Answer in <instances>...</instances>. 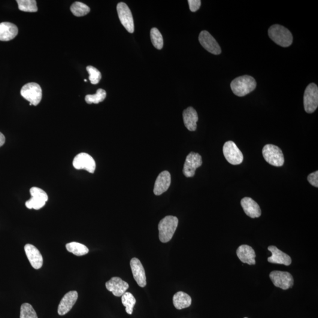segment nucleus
Returning a JSON list of instances; mask_svg holds the SVG:
<instances>
[{
  "label": "nucleus",
  "instance_id": "obj_25",
  "mask_svg": "<svg viewBox=\"0 0 318 318\" xmlns=\"http://www.w3.org/2000/svg\"><path fill=\"white\" fill-rule=\"evenodd\" d=\"M66 249L69 252L80 256L85 255L89 252V249L84 245L78 243V242H71L66 245Z\"/></svg>",
  "mask_w": 318,
  "mask_h": 318
},
{
  "label": "nucleus",
  "instance_id": "obj_13",
  "mask_svg": "<svg viewBox=\"0 0 318 318\" xmlns=\"http://www.w3.org/2000/svg\"><path fill=\"white\" fill-rule=\"evenodd\" d=\"M199 40L202 47L209 52L219 55L222 52L219 44L210 33L207 31H202L200 33Z\"/></svg>",
  "mask_w": 318,
  "mask_h": 318
},
{
  "label": "nucleus",
  "instance_id": "obj_33",
  "mask_svg": "<svg viewBox=\"0 0 318 318\" xmlns=\"http://www.w3.org/2000/svg\"><path fill=\"white\" fill-rule=\"evenodd\" d=\"M309 182L314 187H318V172H315L308 177Z\"/></svg>",
  "mask_w": 318,
  "mask_h": 318
},
{
  "label": "nucleus",
  "instance_id": "obj_23",
  "mask_svg": "<svg viewBox=\"0 0 318 318\" xmlns=\"http://www.w3.org/2000/svg\"><path fill=\"white\" fill-rule=\"evenodd\" d=\"M183 118L184 125L189 131H195L197 128V122L198 121V115L195 108L189 107L183 111Z\"/></svg>",
  "mask_w": 318,
  "mask_h": 318
},
{
  "label": "nucleus",
  "instance_id": "obj_28",
  "mask_svg": "<svg viewBox=\"0 0 318 318\" xmlns=\"http://www.w3.org/2000/svg\"><path fill=\"white\" fill-rule=\"evenodd\" d=\"M122 302L126 308V313L129 315H132L133 308H134L136 303V300L132 293L127 292L124 293L122 296Z\"/></svg>",
  "mask_w": 318,
  "mask_h": 318
},
{
  "label": "nucleus",
  "instance_id": "obj_7",
  "mask_svg": "<svg viewBox=\"0 0 318 318\" xmlns=\"http://www.w3.org/2000/svg\"><path fill=\"white\" fill-rule=\"evenodd\" d=\"M224 156L229 163L233 165L241 164L244 160V155L234 142H226L223 147Z\"/></svg>",
  "mask_w": 318,
  "mask_h": 318
},
{
  "label": "nucleus",
  "instance_id": "obj_1",
  "mask_svg": "<svg viewBox=\"0 0 318 318\" xmlns=\"http://www.w3.org/2000/svg\"><path fill=\"white\" fill-rule=\"evenodd\" d=\"M231 89L236 96L244 97L256 89V80L249 75L236 78L231 84Z\"/></svg>",
  "mask_w": 318,
  "mask_h": 318
},
{
  "label": "nucleus",
  "instance_id": "obj_8",
  "mask_svg": "<svg viewBox=\"0 0 318 318\" xmlns=\"http://www.w3.org/2000/svg\"><path fill=\"white\" fill-rule=\"evenodd\" d=\"M30 194L32 198L26 202V207L29 210H40L48 201L47 194L38 187H32L30 189Z\"/></svg>",
  "mask_w": 318,
  "mask_h": 318
},
{
  "label": "nucleus",
  "instance_id": "obj_9",
  "mask_svg": "<svg viewBox=\"0 0 318 318\" xmlns=\"http://www.w3.org/2000/svg\"><path fill=\"white\" fill-rule=\"evenodd\" d=\"M117 11L120 22L127 31L130 33L134 32V20L128 6L125 2H119L117 5Z\"/></svg>",
  "mask_w": 318,
  "mask_h": 318
},
{
  "label": "nucleus",
  "instance_id": "obj_11",
  "mask_svg": "<svg viewBox=\"0 0 318 318\" xmlns=\"http://www.w3.org/2000/svg\"><path fill=\"white\" fill-rule=\"evenodd\" d=\"M72 165L77 170H86L93 174L96 170V162L93 157L86 153H81L74 157Z\"/></svg>",
  "mask_w": 318,
  "mask_h": 318
},
{
  "label": "nucleus",
  "instance_id": "obj_20",
  "mask_svg": "<svg viewBox=\"0 0 318 318\" xmlns=\"http://www.w3.org/2000/svg\"><path fill=\"white\" fill-rule=\"evenodd\" d=\"M236 254L242 262L250 265H255L256 254L253 248L249 245H241L238 248Z\"/></svg>",
  "mask_w": 318,
  "mask_h": 318
},
{
  "label": "nucleus",
  "instance_id": "obj_32",
  "mask_svg": "<svg viewBox=\"0 0 318 318\" xmlns=\"http://www.w3.org/2000/svg\"><path fill=\"white\" fill-rule=\"evenodd\" d=\"M86 69L89 74V78L91 83L93 84H98L102 78L101 72L92 66H87Z\"/></svg>",
  "mask_w": 318,
  "mask_h": 318
},
{
  "label": "nucleus",
  "instance_id": "obj_26",
  "mask_svg": "<svg viewBox=\"0 0 318 318\" xmlns=\"http://www.w3.org/2000/svg\"><path fill=\"white\" fill-rule=\"evenodd\" d=\"M71 10L75 16L82 17L89 13L90 8L83 2H75L71 5Z\"/></svg>",
  "mask_w": 318,
  "mask_h": 318
},
{
  "label": "nucleus",
  "instance_id": "obj_17",
  "mask_svg": "<svg viewBox=\"0 0 318 318\" xmlns=\"http://www.w3.org/2000/svg\"><path fill=\"white\" fill-rule=\"evenodd\" d=\"M78 299V293L75 290L69 292L64 296L58 307L59 316H65L71 311Z\"/></svg>",
  "mask_w": 318,
  "mask_h": 318
},
{
  "label": "nucleus",
  "instance_id": "obj_21",
  "mask_svg": "<svg viewBox=\"0 0 318 318\" xmlns=\"http://www.w3.org/2000/svg\"><path fill=\"white\" fill-rule=\"evenodd\" d=\"M242 208L245 213L251 218L259 217L261 215V210L258 204L252 198H244L241 202Z\"/></svg>",
  "mask_w": 318,
  "mask_h": 318
},
{
  "label": "nucleus",
  "instance_id": "obj_14",
  "mask_svg": "<svg viewBox=\"0 0 318 318\" xmlns=\"http://www.w3.org/2000/svg\"><path fill=\"white\" fill-rule=\"evenodd\" d=\"M133 277L139 286L144 287L146 286V277L144 269L141 262L138 258L133 257L130 261Z\"/></svg>",
  "mask_w": 318,
  "mask_h": 318
},
{
  "label": "nucleus",
  "instance_id": "obj_3",
  "mask_svg": "<svg viewBox=\"0 0 318 318\" xmlns=\"http://www.w3.org/2000/svg\"><path fill=\"white\" fill-rule=\"evenodd\" d=\"M178 220L177 217L168 216L160 220L159 223V237L163 243H167L171 240L178 226Z\"/></svg>",
  "mask_w": 318,
  "mask_h": 318
},
{
  "label": "nucleus",
  "instance_id": "obj_2",
  "mask_svg": "<svg viewBox=\"0 0 318 318\" xmlns=\"http://www.w3.org/2000/svg\"><path fill=\"white\" fill-rule=\"evenodd\" d=\"M268 35L276 44L281 47H289L292 44V33L283 26L278 24L272 26L268 30Z\"/></svg>",
  "mask_w": 318,
  "mask_h": 318
},
{
  "label": "nucleus",
  "instance_id": "obj_12",
  "mask_svg": "<svg viewBox=\"0 0 318 318\" xmlns=\"http://www.w3.org/2000/svg\"><path fill=\"white\" fill-rule=\"evenodd\" d=\"M202 165V156L199 154L191 152L186 157L183 173L187 177H192L195 174L197 169Z\"/></svg>",
  "mask_w": 318,
  "mask_h": 318
},
{
  "label": "nucleus",
  "instance_id": "obj_15",
  "mask_svg": "<svg viewBox=\"0 0 318 318\" xmlns=\"http://www.w3.org/2000/svg\"><path fill=\"white\" fill-rule=\"evenodd\" d=\"M106 287L115 296L120 297L126 292L129 285L120 278L113 277L106 283Z\"/></svg>",
  "mask_w": 318,
  "mask_h": 318
},
{
  "label": "nucleus",
  "instance_id": "obj_10",
  "mask_svg": "<svg viewBox=\"0 0 318 318\" xmlns=\"http://www.w3.org/2000/svg\"><path fill=\"white\" fill-rule=\"evenodd\" d=\"M272 283L275 286L283 290H287L293 285V278L291 274L287 272L272 271L269 275Z\"/></svg>",
  "mask_w": 318,
  "mask_h": 318
},
{
  "label": "nucleus",
  "instance_id": "obj_4",
  "mask_svg": "<svg viewBox=\"0 0 318 318\" xmlns=\"http://www.w3.org/2000/svg\"><path fill=\"white\" fill-rule=\"evenodd\" d=\"M263 156L269 164L281 167L284 164V156L280 147L273 144H266L263 148Z\"/></svg>",
  "mask_w": 318,
  "mask_h": 318
},
{
  "label": "nucleus",
  "instance_id": "obj_34",
  "mask_svg": "<svg viewBox=\"0 0 318 318\" xmlns=\"http://www.w3.org/2000/svg\"><path fill=\"white\" fill-rule=\"evenodd\" d=\"M188 3L191 11L196 12L201 7V1L200 0H189Z\"/></svg>",
  "mask_w": 318,
  "mask_h": 318
},
{
  "label": "nucleus",
  "instance_id": "obj_22",
  "mask_svg": "<svg viewBox=\"0 0 318 318\" xmlns=\"http://www.w3.org/2000/svg\"><path fill=\"white\" fill-rule=\"evenodd\" d=\"M19 30L15 24L9 22L0 23V41L13 40L18 35Z\"/></svg>",
  "mask_w": 318,
  "mask_h": 318
},
{
  "label": "nucleus",
  "instance_id": "obj_35",
  "mask_svg": "<svg viewBox=\"0 0 318 318\" xmlns=\"http://www.w3.org/2000/svg\"><path fill=\"white\" fill-rule=\"evenodd\" d=\"M5 141V138L4 135L0 132V147H1L4 145Z\"/></svg>",
  "mask_w": 318,
  "mask_h": 318
},
{
  "label": "nucleus",
  "instance_id": "obj_27",
  "mask_svg": "<svg viewBox=\"0 0 318 318\" xmlns=\"http://www.w3.org/2000/svg\"><path fill=\"white\" fill-rule=\"evenodd\" d=\"M17 2L21 11L30 13L38 11L37 2L35 0H17Z\"/></svg>",
  "mask_w": 318,
  "mask_h": 318
},
{
  "label": "nucleus",
  "instance_id": "obj_30",
  "mask_svg": "<svg viewBox=\"0 0 318 318\" xmlns=\"http://www.w3.org/2000/svg\"><path fill=\"white\" fill-rule=\"evenodd\" d=\"M150 37L153 46L158 50H161L163 47V38L159 30L156 28L151 29Z\"/></svg>",
  "mask_w": 318,
  "mask_h": 318
},
{
  "label": "nucleus",
  "instance_id": "obj_24",
  "mask_svg": "<svg viewBox=\"0 0 318 318\" xmlns=\"http://www.w3.org/2000/svg\"><path fill=\"white\" fill-rule=\"evenodd\" d=\"M173 303L177 310H183L190 307L192 304V298L186 293L178 292L173 297Z\"/></svg>",
  "mask_w": 318,
  "mask_h": 318
},
{
  "label": "nucleus",
  "instance_id": "obj_18",
  "mask_svg": "<svg viewBox=\"0 0 318 318\" xmlns=\"http://www.w3.org/2000/svg\"><path fill=\"white\" fill-rule=\"evenodd\" d=\"M171 183V175L168 171L160 173L154 184L153 192L157 196L161 195L169 189Z\"/></svg>",
  "mask_w": 318,
  "mask_h": 318
},
{
  "label": "nucleus",
  "instance_id": "obj_31",
  "mask_svg": "<svg viewBox=\"0 0 318 318\" xmlns=\"http://www.w3.org/2000/svg\"><path fill=\"white\" fill-rule=\"evenodd\" d=\"M20 318H38L34 308L28 303L21 306Z\"/></svg>",
  "mask_w": 318,
  "mask_h": 318
},
{
  "label": "nucleus",
  "instance_id": "obj_36",
  "mask_svg": "<svg viewBox=\"0 0 318 318\" xmlns=\"http://www.w3.org/2000/svg\"></svg>",
  "mask_w": 318,
  "mask_h": 318
},
{
  "label": "nucleus",
  "instance_id": "obj_5",
  "mask_svg": "<svg viewBox=\"0 0 318 318\" xmlns=\"http://www.w3.org/2000/svg\"><path fill=\"white\" fill-rule=\"evenodd\" d=\"M21 95L30 102V105L37 106L41 101L42 90L37 83H27L21 90Z\"/></svg>",
  "mask_w": 318,
  "mask_h": 318
},
{
  "label": "nucleus",
  "instance_id": "obj_6",
  "mask_svg": "<svg viewBox=\"0 0 318 318\" xmlns=\"http://www.w3.org/2000/svg\"><path fill=\"white\" fill-rule=\"evenodd\" d=\"M305 110L308 113H313L318 106V88L317 85L311 83L306 89L304 96Z\"/></svg>",
  "mask_w": 318,
  "mask_h": 318
},
{
  "label": "nucleus",
  "instance_id": "obj_16",
  "mask_svg": "<svg viewBox=\"0 0 318 318\" xmlns=\"http://www.w3.org/2000/svg\"><path fill=\"white\" fill-rule=\"evenodd\" d=\"M24 250L32 267L35 269H40L43 264V259L37 248L34 245L27 244L24 247Z\"/></svg>",
  "mask_w": 318,
  "mask_h": 318
},
{
  "label": "nucleus",
  "instance_id": "obj_29",
  "mask_svg": "<svg viewBox=\"0 0 318 318\" xmlns=\"http://www.w3.org/2000/svg\"><path fill=\"white\" fill-rule=\"evenodd\" d=\"M106 98V91L102 89H99L97 90L95 95H87L85 98V101L88 104H98L99 103L104 102Z\"/></svg>",
  "mask_w": 318,
  "mask_h": 318
},
{
  "label": "nucleus",
  "instance_id": "obj_19",
  "mask_svg": "<svg viewBox=\"0 0 318 318\" xmlns=\"http://www.w3.org/2000/svg\"><path fill=\"white\" fill-rule=\"evenodd\" d=\"M268 250L272 253V256L268 258L269 262L286 266L291 264V257L279 249L277 247L275 246L269 247Z\"/></svg>",
  "mask_w": 318,
  "mask_h": 318
}]
</instances>
